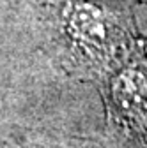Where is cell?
<instances>
[{
	"instance_id": "obj_1",
	"label": "cell",
	"mask_w": 147,
	"mask_h": 148,
	"mask_svg": "<svg viewBox=\"0 0 147 148\" xmlns=\"http://www.w3.org/2000/svg\"><path fill=\"white\" fill-rule=\"evenodd\" d=\"M131 0H41L43 20L60 62L103 79L142 39Z\"/></svg>"
},
{
	"instance_id": "obj_2",
	"label": "cell",
	"mask_w": 147,
	"mask_h": 148,
	"mask_svg": "<svg viewBox=\"0 0 147 148\" xmlns=\"http://www.w3.org/2000/svg\"><path fill=\"white\" fill-rule=\"evenodd\" d=\"M108 123L128 145L147 148V41L99 81Z\"/></svg>"
},
{
	"instance_id": "obj_3",
	"label": "cell",
	"mask_w": 147,
	"mask_h": 148,
	"mask_svg": "<svg viewBox=\"0 0 147 148\" xmlns=\"http://www.w3.org/2000/svg\"><path fill=\"white\" fill-rule=\"evenodd\" d=\"M142 2H145V4H147V0H142Z\"/></svg>"
},
{
	"instance_id": "obj_4",
	"label": "cell",
	"mask_w": 147,
	"mask_h": 148,
	"mask_svg": "<svg viewBox=\"0 0 147 148\" xmlns=\"http://www.w3.org/2000/svg\"><path fill=\"white\" fill-rule=\"evenodd\" d=\"M0 2H6V0H0Z\"/></svg>"
}]
</instances>
